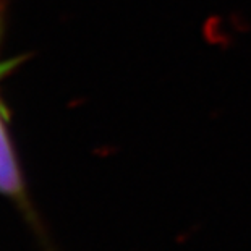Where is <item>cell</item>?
<instances>
[{"instance_id": "obj_1", "label": "cell", "mask_w": 251, "mask_h": 251, "mask_svg": "<svg viewBox=\"0 0 251 251\" xmlns=\"http://www.w3.org/2000/svg\"><path fill=\"white\" fill-rule=\"evenodd\" d=\"M0 195L10 198L15 204L20 206L25 216L36 226V212L29 202L25 178L21 174L20 162L17 152H15L12 138H10L2 107H0Z\"/></svg>"}]
</instances>
